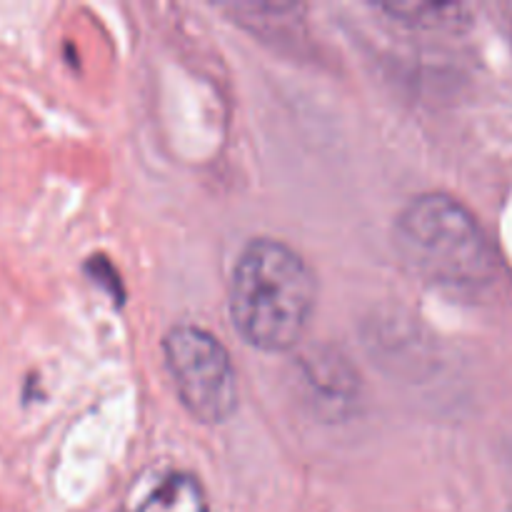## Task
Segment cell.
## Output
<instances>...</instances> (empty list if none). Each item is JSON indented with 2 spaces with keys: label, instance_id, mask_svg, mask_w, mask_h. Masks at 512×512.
Wrapping results in <instances>:
<instances>
[{
  "label": "cell",
  "instance_id": "cell-3",
  "mask_svg": "<svg viewBox=\"0 0 512 512\" xmlns=\"http://www.w3.org/2000/svg\"><path fill=\"white\" fill-rule=\"evenodd\" d=\"M163 353L185 410L205 425L228 423L238 408V380L225 345L198 325H178L165 335Z\"/></svg>",
  "mask_w": 512,
  "mask_h": 512
},
{
  "label": "cell",
  "instance_id": "cell-4",
  "mask_svg": "<svg viewBox=\"0 0 512 512\" xmlns=\"http://www.w3.org/2000/svg\"><path fill=\"white\" fill-rule=\"evenodd\" d=\"M120 512H210L198 478L183 470H163L133 485Z\"/></svg>",
  "mask_w": 512,
  "mask_h": 512
},
{
  "label": "cell",
  "instance_id": "cell-2",
  "mask_svg": "<svg viewBox=\"0 0 512 512\" xmlns=\"http://www.w3.org/2000/svg\"><path fill=\"white\" fill-rule=\"evenodd\" d=\"M395 248L420 278L450 288L483 283L493 268L473 215L448 195H420L395 220Z\"/></svg>",
  "mask_w": 512,
  "mask_h": 512
},
{
  "label": "cell",
  "instance_id": "cell-5",
  "mask_svg": "<svg viewBox=\"0 0 512 512\" xmlns=\"http://www.w3.org/2000/svg\"><path fill=\"white\" fill-rule=\"evenodd\" d=\"M385 13L395 15L398 20L420 28H440L458 20L460 5H433V3H385Z\"/></svg>",
  "mask_w": 512,
  "mask_h": 512
},
{
  "label": "cell",
  "instance_id": "cell-1",
  "mask_svg": "<svg viewBox=\"0 0 512 512\" xmlns=\"http://www.w3.org/2000/svg\"><path fill=\"white\" fill-rule=\"evenodd\" d=\"M315 310V275L290 245L258 238L230 280V318L240 338L265 353L295 348Z\"/></svg>",
  "mask_w": 512,
  "mask_h": 512
},
{
  "label": "cell",
  "instance_id": "cell-6",
  "mask_svg": "<svg viewBox=\"0 0 512 512\" xmlns=\"http://www.w3.org/2000/svg\"><path fill=\"white\" fill-rule=\"evenodd\" d=\"M88 270L90 275H93V280H98L100 285H103L105 290H108L110 295H115V298H123V290H120V280H118V273H115L113 265L108 263L105 258H93L88 263Z\"/></svg>",
  "mask_w": 512,
  "mask_h": 512
}]
</instances>
